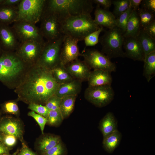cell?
I'll use <instances>...</instances> for the list:
<instances>
[{
	"label": "cell",
	"mask_w": 155,
	"mask_h": 155,
	"mask_svg": "<svg viewBox=\"0 0 155 155\" xmlns=\"http://www.w3.org/2000/svg\"><path fill=\"white\" fill-rule=\"evenodd\" d=\"M28 70L15 90L18 99L28 104H45L55 95L60 85L54 77L51 70L35 64Z\"/></svg>",
	"instance_id": "6da1fadb"
},
{
	"label": "cell",
	"mask_w": 155,
	"mask_h": 155,
	"mask_svg": "<svg viewBox=\"0 0 155 155\" xmlns=\"http://www.w3.org/2000/svg\"><path fill=\"white\" fill-rule=\"evenodd\" d=\"M93 3L91 0H46L44 11L56 14L61 22L69 17L91 14Z\"/></svg>",
	"instance_id": "7a4b0ae2"
},
{
	"label": "cell",
	"mask_w": 155,
	"mask_h": 155,
	"mask_svg": "<svg viewBox=\"0 0 155 155\" xmlns=\"http://www.w3.org/2000/svg\"><path fill=\"white\" fill-rule=\"evenodd\" d=\"M60 23L63 34L72 37L79 41L84 40L86 36L100 27L95 24L91 14L69 17Z\"/></svg>",
	"instance_id": "3957f363"
},
{
	"label": "cell",
	"mask_w": 155,
	"mask_h": 155,
	"mask_svg": "<svg viewBox=\"0 0 155 155\" xmlns=\"http://www.w3.org/2000/svg\"><path fill=\"white\" fill-rule=\"evenodd\" d=\"M26 66L15 53L3 50L0 57V81L11 84L23 75Z\"/></svg>",
	"instance_id": "277c9868"
},
{
	"label": "cell",
	"mask_w": 155,
	"mask_h": 155,
	"mask_svg": "<svg viewBox=\"0 0 155 155\" xmlns=\"http://www.w3.org/2000/svg\"><path fill=\"white\" fill-rule=\"evenodd\" d=\"M125 38L123 33L117 26L104 31L99 38L102 46L101 52L109 59L125 57L123 49Z\"/></svg>",
	"instance_id": "5b68a950"
},
{
	"label": "cell",
	"mask_w": 155,
	"mask_h": 155,
	"mask_svg": "<svg viewBox=\"0 0 155 155\" xmlns=\"http://www.w3.org/2000/svg\"><path fill=\"white\" fill-rule=\"evenodd\" d=\"M46 0H21L17 6V21L35 24L41 19L44 9Z\"/></svg>",
	"instance_id": "8992f818"
},
{
	"label": "cell",
	"mask_w": 155,
	"mask_h": 155,
	"mask_svg": "<svg viewBox=\"0 0 155 155\" xmlns=\"http://www.w3.org/2000/svg\"><path fill=\"white\" fill-rule=\"evenodd\" d=\"M65 36L63 34L59 39L45 42L39 58L36 64L51 70L60 63V54Z\"/></svg>",
	"instance_id": "52a82bcc"
},
{
	"label": "cell",
	"mask_w": 155,
	"mask_h": 155,
	"mask_svg": "<svg viewBox=\"0 0 155 155\" xmlns=\"http://www.w3.org/2000/svg\"><path fill=\"white\" fill-rule=\"evenodd\" d=\"M114 95L111 85L88 86L84 93V97L88 101L99 108L104 107L111 103Z\"/></svg>",
	"instance_id": "ba28073f"
},
{
	"label": "cell",
	"mask_w": 155,
	"mask_h": 155,
	"mask_svg": "<svg viewBox=\"0 0 155 155\" xmlns=\"http://www.w3.org/2000/svg\"><path fill=\"white\" fill-rule=\"evenodd\" d=\"M45 43L34 41L20 43L15 53L26 66H32L36 63Z\"/></svg>",
	"instance_id": "9c48e42d"
},
{
	"label": "cell",
	"mask_w": 155,
	"mask_h": 155,
	"mask_svg": "<svg viewBox=\"0 0 155 155\" xmlns=\"http://www.w3.org/2000/svg\"><path fill=\"white\" fill-rule=\"evenodd\" d=\"M40 20V29L43 37L47 41L57 40L63 35L60 22L56 14L44 10Z\"/></svg>",
	"instance_id": "30bf717a"
},
{
	"label": "cell",
	"mask_w": 155,
	"mask_h": 155,
	"mask_svg": "<svg viewBox=\"0 0 155 155\" xmlns=\"http://www.w3.org/2000/svg\"><path fill=\"white\" fill-rule=\"evenodd\" d=\"M14 23L12 28L20 43L30 41L45 42L40 28L35 24L21 21Z\"/></svg>",
	"instance_id": "8fae6325"
},
{
	"label": "cell",
	"mask_w": 155,
	"mask_h": 155,
	"mask_svg": "<svg viewBox=\"0 0 155 155\" xmlns=\"http://www.w3.org/2000/svg\"><path fill=\"white\" fill-rule=\"evenodd\" d=\"M82 55L84 61L90 69L105 70L111 72L116 70L115 63L112 62L106 55L97 50H87Z\"/></svg>",
	"instance_id": "7c38bea8"
},
{
	"label": "cell",
	"mask_w": 155,
	"mask_h": 155,
	"mask_svg": "<svg viewBox=\"0 0 155 155\" xmlns=\"http://www.w3.org/2000/svg\"><path fill=\"white\" fill-rule=\"evenodd\" d=\"M79 41L76 39L65 35L61 50L60 64L65 66L78 59L81 55L78 46Z\"/></svg>",
	"instance_id": "4fadbf2b"
},
{
	"label": "cell",
	"mask_w": 155,
	"mask_h": 155,
	"mask_svg": "<svg viewBox=\"0 0 155 155\" xmlns=\"http://www.w3.org/2000/svg\"><path fill=\"white\" fill-rule=\"evenodd\" d=\"M0 132L14 136L21 142L24 141L23 124L17 118L11 117L2 118L0 121Z\"/></svg>",
	"instance_id": "5bb4252c"
},
{
	"label": "cell",
	"mask_w": 155,
	"mask_h": 155,
	"mask_svg": "<svg viewBox=\"0 0 155 155\" xmlns=\"http://www.w3.org/2000/svg\"><path fill=\"white\" fill-rule=\"evenodd\" d=\"M123 47L125 57L135 61H143L145 56L142 46L135 37L125 38Z\"/></svg>",
	"instance_id": "9a60e30c"
},
{
	"label": "cell",
	"mask_w": 155,
	"mask_h": 155,
	"mask_svg": "<svg viewBox=\"0 0 155 155\" xmlns=\"http://www.w3.org/2000/svg\"><path fill=\"white\" fill-rule=\"evenodd\" d=\"M0 42L1 47L6 51L16 49L20 42L12 27L9 25L0 24Z\"/></svg>",
	"instance_id": "2e32d148"
},
{
	"label": "cell",
	"mask_w": 155,
	"mask_h": 155,
	"mask_svg": "<svg viewBox=\"0 0 155 155\" xmlns=\"http://www.w3.org/2000/svg\"><path fill=\"white\" fill-rule=\"evenodd\" d=\"M65 66L68 73L74 79L82 82L88 81L91 69L84 61L78 59Z\"/></svg>",
	"instance_id": "e0dca14e"
},
{
	"label": "cell",
	"mask_w": 155,
	"mask_h": 155,
	"mask_svg": "<svg viewBox=\"0 0 155 155\" xmlns=\"http://www.w3.org/2000/svg\"><path fill=\"white\" fill-rule=\"evenodd\" d=\"M94 15V21L98 26L105 27L108 29L117 26L116 18L110 11L97 6L95 10Z\"/></svg>",
	"instance_id": "ac0fdd59"
},
{
	"label": "cell",
	"mask_w": 155,
	"mask_h": 155,
	"mask_svg": "<svg viewBox=\"0 0 155 155\" xmlns=\"http://www.w3.org/2000/svg\"><path fill=\"white\" fill-rule=\"evenodd\" d=\"M111 73L105 70H93L91 71L88 81V86L111 85L113 79Z\"/></svg>",
	"instance_id": "d6986e66"
},
{
	"label": "cell",
	"mask_w": 155,
	"mask_h": 155,
	"mask_svg": "<svg viewBox=\"0 0 155 155\" xmlns=\"http://www.w3.org/2000/svg\"><path fill=\"white\" fill-rule=\"evenodd\" d=\"M61 141V138L59 135L44 133L38 139L36 148L40 154L56 146Z\"/></svg>",
	"instance_id": "ffe728a7"
},
{
	"label": "cell",
	"mask_w": 155,
	"mask_h": 155,
	"mask_svg": "<svg viewBox=\"0 0 155 155\" xmlns=\"http://www.w3.org/2000/svg\"><path fill=\"white\" fill-rule=\"evenodd\" d=\"M82 82L76 79L59 85L55 95L62 98L68 96H77L80 92Z\"/></svg>",
	"instance_id": "44dd1931"
},
{
	"label": "cell",
	"mask_w": 155,
	"mask_h": 155,
	"mask_svg": "<svg viewBox=\"0 0 155 155\" xmlns=\"http://www.w3.org/2000/svg\"><path fill=\"white\" fill-rule=\"evenodd\" d=\"M103 138L117 130V121L113 113H107L101 119L99 125Z\"/></svg>",
	"instance_id": "7402d4cb"
},
{
	"label": "cell",
	"mask_w": 155,
	"mask_h": 155,
	"mask_svg": "<svg viewBox=\"0 0 155 155\" xmlns=\"http://www.w3.org/2000/svg\"><path fill=\"white\" fill-rule=\"evenodd\" d=\"M142 29L137 10L133 9L128 20L124 37H136Z\"/></svg>",
	"instance_id": "603a6c76"
},
{
	"label": "cell",
	"mask_w": 155,
	"mask_h": 155,
	"mask_svg": "<svg viewBox=\"0 0 155 155\" xmlns=\"http://www.w3.org/2000/svg\"><path fill=\"white\" fill-rule=\"evenodd\" d=\"M17 6L0 5V24L9 25L17 21Z\"/></svg>",
	"instance_id": "cb8c5ba5"
},
{
	"label": "cell",
	"mask_w": 155,
	"mask_h": 155,
	"mask_svg": "<svg viewBox=\"0 0 155 155\" xmlns=\"http://www.w3.org/2000/svg\"><path fill=\"white\" fill-rule=\"evenodd\" d=\"M122 134L118 129L103 138V147L109 153H112L119 145L122 138Z\"/></svg>",
	"instance_id": "d4e9b609"
},
{
	"label": "cell",
	"mask_w": 155,
	"mask_h": 155,
	"mask_svg": "<svg viewBox=\"0 0 155 155\" xmlns=\"http://www.w3.org/2000/svg\"><path fill=\"white\" fill-rule=\"evenodd\" d=\"M136 37L142 46L145 57L149 53L155 51V39L150 37L142 29Z\"/></svg>",
	"instance_id": "484cf974"
},
{
	"label": "cell",
	"mask_w": 155,
	"mask_h": 155,
	"mask_svg": "<svg viewBox=\"0 0 155 155\" xmlns=\"http://www.w3.org/2000/svg\"><path fill=\"white\" fill-rule=\"evenodd\" d=\"M144 62L143 75L147 81L149 82L155 75V51L147 55Z\"/></svg>",
	"instance_id": "4316f807"
},
{
	"label": "cell",
	"mask_w": 155,
	"mask_h": 155,
	"mask_svg": "<svg viewBox=\"0 0 155 155\" xmlns=\"http://www.w3.org/2000/svg\"><path fill=\"white\" fill-rule=\"evenodd\" d=\"M77 96H68L61 98L60 111L64 119L67 118L73 112Z\"/></svg>",
	"instance_id": "83f0119b"
},
{
	"label": "cell",
	"mask_w": 155,
	"mask_h": 155,
	"mask_svg": "<svg viewBox=\"0 0 155 155\" xmlns=\"http://www.w3.org/2000/svg\"><path fill=\"white\" fill-rule=\"evenodd\" d=\"M51 70L54 77L59 84L69 82L75 79L68 73L65 66L60 63Z\"/></svg>",
	"instance_id": "f1b7e54d"
},
{
	"label": "cell",
	"mask_w": 155,
	"mask_h": 155,
	"mask_svg": "<svg viewBox=\"0 0 155 155\" xmlns=\"http://www.w3.org/2000/svg\"><path fill=\"white\" fill-rule=\"evenodd\" d=\"M142 29L155 20L154 13L140 8L137 10Z\"/></svg>",
	"instance_id": "f546056e"
},
{
	"label": "cell",
	"mask_w": 155,
	"mask_h": 155,
	"mask_svg": "<svg viewBox=\"0 0 155 155\" xmlns=\"http://www.w3.org/2000/svg\"><path fill=\"white\" fill-rule=\"evenodd\" d=\"M47 123L49 125L57 127L64 120L60 111L50 110L47 117Z\"/></svg>",
	"instance_id": "4dcf8cb0"
},
{
	"label": "cell",
	"mask_w": 155,
	"mask_h": 155,
	"mask_svg": "<svg viewBox=\"0 0 155 155\" xmlns=\"http://www.w3.org/2000/svg\"><path fill=\"white\" fill-rule=\"evenodd\" d=\"M114 5L113 14L116 18L127 10L129 6V0H112V4Z\"/></svg>",
	"instance_id": "1f68e13d"
},
{
	"label": "cell",
	"mask_w": 155,
	"mask_h": 155,
	"mask_svg": "<svg viewBox=\"0 0 155 155\" xmlns=\"http://www.w3.org/2000/svg\"><path fill=\"white\" fill-rule=\"evenodd\" d=\"M133 10L129 6L127 10L116 18L117 26L121 29L123 34L125 32L127 24Z\"/></svg>",
	"instance_id": "d6a6232c"
},
{
	"label": "cell",
	"mask_w": 155,
	"mask_h": 155,
	"mask_svg": "<svg viewBox=\"0 0 155 155\" xmlns=\"http://www.w3.org/2000/svg\"><path fill=\"white\" fill-rule=\"evenodd\" d=\"M103 30V27L100 26L98 30L86 36L84 40L86 46H93L97 44L99 42V35Z\"/></svg>",
	"instance_id": "836d02e7"
},
{
	"label": "cell",
	"mask_w": 155,
	"mask_h": 155,
	"mask_svg": "<svg viewBox=\"0 0 155 155\" xmlns=\"http://www.w3.org/2000/svg\"><path fill=\"white\" fill-rule=\"evenodd\" d=\"M67 150L66 146L61 141L57 145L40 155H67Z\"/></svg>",
	"instance_id": "e575fe53"
},
{
	"label": "cell",
	"mask_w": 155,
	"mask_h": 155,
	"mask_svg": "<svg viewBox=\"0 0 155 155\" xmlns=\"http://www.w3.org/2000/svg\"><path fill=\"white\" fill-rule=\"evenodd\" d=\"M3 111L6 113L18 115L20 111L17 103L15 101H9L5 102L2 105Z\"/></svg>",
	"instance_id": "d590c367"
},
{
	"label": "cell",
	"mask_w": 155,
	"mask_h": 155,
	"mask_svg": "<svg viewBox=\"0 0 155 155\" xmlns=\"http://www.w3.org/2000/svg\"><path fill=\"white\" fill-rule=\"evenodd\" d=\"M28 108L31 111L46 118L49 110L45 105L34 103L29 104Z\"/></svg>",
	"instance_id": "8d00e7d4"
},
{
	"label": "cell",
	"mask_w": 155,
	"mask_h": 155,
	"mask_svg": "<svg viewBox=\"0 0 155 155\" xmlns=\"http://www.w3.org/2000/svg\"><path fill=\"white\" fill-rule=\"evenodd\" d=\"M61 100V98L54 95L49 99L46 103L45 106L49 111H60Z\"/></svg>",
	"instance_id": "74e56055"
},
{
	"label": "cell",
	"mask_w": 155,
	"mask_h": 155,
	"mask_svg": "<svg viewBox=\"0 0 155 155\" xmlns=\"http://www.w3.org/2000/svg\"><path fill=\"white\" fill-rule=\"evenodd\" d=\"M28 115L33 117L36 121L39 126L42 134H43L45 125L47 122L46 118L32 111L29 112Z\"/></svg>",
	"instance_id": "f35d334b"
},
{
	"label": "cell",
	"mask_w": 155,
	"mask_h": 155,
	"mask_svg": "<svg viewBox=\"0 0 155 155\" xmlns=\"http://www.w3.org/2000/svg\"><path fill=\"white\" fill-rule=\"evenodd\" d=\"M17 139L14 136L3 134L1 142L7 147L11 150L16 144Z\"/></svg>",
	"instance_id": "ab89813d"
},
{
	"label": "cell",
	"mask_w": 155,
	"mask_h": 155,
	"mask_svg": "<svg viewBox=\"0 0 155 155\" xmlns=\"http://www.w3.org/2000/svg\"><path fill=\"white\" fill-rule=\"evenodd\" d=\"M141 4V8L155 13V0H143Z\"/></svg>",
	"instance_id": "60d3db41"
},
{
	"label": "cell",
	"mask_w": 155,
	"mask_h": 155,
	"mask_svg": "<svg viewBox=\"0 0 155 155\" xmlns=\"http://www.w3.org/2000/svg\"><path fill=\"white\" fill-rule=\"evenodd\" d=\"M22 147L17 155H38L27 145L24 141L22 142Z\"/></svg>",
	"instance_id": "b9f144b4"
},
{
	"label": "cell",
	"mask_w": 155,
	"mask_h": 155,
	"mask_svg": "<svg viewBox=\"0 0 155 155\" xmlns=\"http://www.w3.org/2000/svg\"><path fill=\"white\" fill-rule=\"evenodd\" d=\"M142 29L150 37L155 39V20Z\"/></svg>",
	"instance_id": "7bdbcfd3"
},
{
	"label": "cell",
	"mask_w": 155,
	"mask_h": 155,
	"mask_svg": "<svg viewBox=\"0 0 155 155\" xmlns=\"http://www.w3.org/2000/svg\"><path fill=\"white\" fill-rule=\"evenodd\" d=\"M92 1L93 3L96 4L97 6H102L105 9L110 7L112 4L111 0H92Z\"/></svg>",
	"instance_id": "ee69618b"
},
{
	"label": "cell",
	"mask_w": 155,
	"mask_h": 155,
	"mask_svg": "<svg viewBox=\"0 0 155 155\" xmlns=\"http://www.w3.org/2000/svg\"><path fill=\"white\" fill-rule=\"evenodd\" d=\"M21 0H0V5L7 6H17Z\"/></svg>",
	"instance_id": "f6af8a7d"
},
{
	"label": "cell",
	"mask_w": 155,
	"mask_h": 155,
	"mask_svg": "<svg viewBox=\"0 0 155 155\" xmlns=\"http://www.w3.org/2000/svg\"><path fill=\"white\" fill-rule=\"evenodd\" d=\"M142 0H129V6L131 7L133 9L137 10L140 8V6Z\"/></svg>",
	"instance_id": "bcb514c9"
},
{
	"label": "cell",
	"mask_w": 155,
	"mask_h": 155,
	"mask_svg": "<svg viewBox=\"0 0 155 155\" xmlns=\"http://www.w3.org/2000/svg\"><path fill=\"white\" fill-rule=\"evenodd\" d=\"M11 150L7 147L1 141H0V155L4 154H9Z\"/></svg>",
	"instance_id": "7dc6e473"
},
{
	"label": "cell",
	"mask_w": 155,
	"mask_h": 155,
	"mask_svg": "<svg viewBox=\"0 0 155 155\" xmlns=\"http://www.w3.org/2000/svg\"><path fill=\"white\" fill-rule=\"evenodd\" d=\"M19 151L18 149H17L15 152L12 154H4L1 155H17Z\"/></svg>",
	"instance_id": "c3c4849f"
},
{
	"label": "cell",
	"mask_w": 155,
	"mask_h": 155,
	"mask_svg": "<svg viewBox=\"0 0 155 155\" xmlns=\"http://www.w3.org/2000/svg\"><path fill=\"white\" fill-rule=\"evenodd\" d=\"M3 134L0 132V141H1L3 139Z\"/></svg>",
	"instance_id": "681fc988"
},
{
	"label": "cell",
	"mask_w": 155,
	"mask_h": 155,
	"mask_svg": "<svg viewBox=\"0 0 155 155\" xmlns=\"http://www.w3.org/2000/svg\"><path fill=\"white\" fill-rule=\"evenodd\" d=\"M2 50L1 49V46L0 42V53L1 51H2Z\"/></svg>",
	"instance_id": "f907efd6"
}]
</instances>
